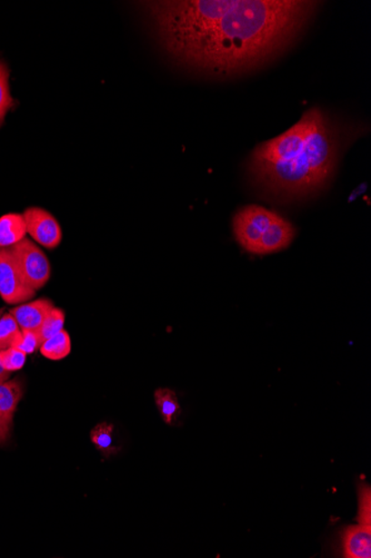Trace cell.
<instances>
[{
	"mask_svg": "<svg viewBox=\"0 0 371 558\" xmlns=\"http://www.w3.org/2000/svg\"><path fill=\"white\" fill-rule=\"evenodd\" d=\"M162 49L178 65L214 78L246 75L293 47L319 2L171 0L142 3Z\"/></svg>",
	"mask_w": 371,
	"mask_h": 558,
	"instance_id": "1",
	"label": "cell"
},
{
	"mask_svg": "<svg viewBox=\"0 0 371 558\" xmlns=\"http://www.w3.org/2000/svg\"><path fill=\"white\" fill-rule=\"evenodd\" d=\"M338 150L329 118L320 108H311L288 131L255 148L249 164L251 182L277 199H304L327 184Z\"/></svg>",
	"mask_w": 371,
	"mask_h": 558,
	"instance_id": "2",
	"label": "cell"
},
{
	"mask_svg": "<svg viewBox=\"0 0 371 558\" xmlns=\"http://www.w3.org/2000/svg\"><path fill=\"white\" fill-rule=\"evenodd\" d=\"M236 240L254 254H269L284 250L295 238L294 226L284 217L259 205H249L234 217Z\"/></svg>",
	"mask_w": 371,
	"mask_h": 558,
	"instance_id": "3",
	"label": "cell"
},
{
	"mask_svg": "<svg viewBox=\"0 0 371 558\" xmlns=\"http://www.w3.org/2000/svg\"><path fill=\"white\" fill-rule=\"evenodd\" d=\"M8 250L32 289L41 290L48 284L52 274L51 264L46 254L32 240L24 238Z\"/></svg>",
	"mask_w": 371,
	"mask_h": 558,
	"instance_id": "4",
	"label": "cell"
},
{
	"mask_svg": "<svg viewBox=\"0 0 371 558\" xmlns=\"http://www.w3.org/2000/svg\"><path fill=\"white\" fill-rule=\"evenodd\" d=\"M36 291L24 280L8 248L0 249V296L8 304L27 303Z\"/></svg>",
	"mask_w": 371,
	"mask_h": 558,
	"instance_id": "5",
	"label": "cell"
},
{
	"mask_svg": "<svg viewBox=\"0 0 371 558\" xmlns=\"http://www.w3.org/2000/svg\"><path fill=\"white\" fill-rule=\"evenodd\" d=\"M27 234L34 242L44 248L56 249L63 240V232L58 221L48 211L41 207H29L24 212Z\"/></svg>",
	"mask_w": 371,
	"mask_h": 558,
	"instance_id": "6",
	"label": "cell"
},
{
	"mask_svg": "<svg viewBox=\"0 0 371 558\" xmlns=\"http://www.w3.org/2000/svg\"><path fill=\"white\" fill-rule=\"evenodd\" d=\"M54 308H55V305L52 301L44 298L18 305V307L12 309L9 314L17 321L22 331H38L44 320Z\"/></svg>",
	"mask_w": 371,
	"mask_h": 558,
	"instance_id": "7",
	"label": "cell"
},
{
	"mask_svg": "<svg viewBox=\"0 0 371 558\" xmlns=\"http://www.w3.org/2000/svg\"><path fill=\"white\" fill-rule=\"evenodd\" d=\"M343 555L347 558L371 557V526H348L341 536Z\"/></svg>",
	"mask_w": 371,
	"mask_h": 558,
	"instance_id": "8",
	"label": "cell"
},
{
	"mask_svg": "<svg viewBox=\"0 0 371 558\" xmlns=\"http://www.w3.org/2000/svg\"><path fill=\"white\" fill-rule=\"evenodd\" d=\"M23 386L17 379L0 383V419L12 426L15 413L23 398Z\"/></svg>",
	"mask_w": 371,
	"mask_h": 558,
	"instance_id": "9",
	"label": "cell"
},
{
	"mask_svg": "<svg viewBox=\"0 0 371 558\" xmlns=\"http://www.w3.org/2000/svg\"><path fill=\"white\" fill-rule=\"evenodd\" d=\"M27 235L23 214H9L0 217V249L11 248Z\"/></svg>",
	"mask_w": 371,
	"mask_h": 558,
	"instance_id": "10",
	"label": "cell"
},
{
	"mask_svg": "<svg viewBox=\"0 0 371 558\" xmlns=\"http://www.w3.org/2000/svg\"><path fill=\"white\" fill-rule=\"evenodd\" d=\"M155 402L162 421L167 424H174L181 413L175 392L168 388L157 389Z\"/></svg>",
	"mask_w": 371,
	"mask_h": 558,
	"instance_id": "11",
	"label": "cell"
},
{
	"mask_svg": "<svg viewBox=\"0 0 371 558\" xmlns=\"http://www.w3.org/2000/svg\"><path fill=\"white\" fill-rule=\"evenodd\" d=\"M39 349H41V353L44 358L58 362V360H63L71 354V337H69L67 331L63 330L61 333L43 343Z\"/></svg>",
	"mask_w": 371,
	"mask_h": 558,
	"instance_id": "12",
	"label": "cell"
},
{
	"mask_svg": "<svg viewBox=\"0 0 371 558\" xmlns=\"http://www.w3.org/2000/svg\"><path fill=\"white\" fill-rule=\"evenodd\" d=\"M91 438L99 451L105 453L106 456H111L112 453H116L120 451V447H116L115 443H113L112 424L107 423L97 424L91 433Z\"/></svg>",
	"mask_w": 371,
	"mask_h": 558,
	"instance_id": "13",
	"label": "cell"
},
{
	"mask_svg": "<svg viewBox=\"0 0 371 558\" xmlns=\"http://www.w3.org/2000/svg\"><path fill=\"white\" fill-rule=\"evenodd\" d=\"M63 324H65V314L62 309L54 308L37 331L41 343L43 344L61 333L63 330Z\"/></svg>",
	"mask_w": 371,
	"mask_h": 558,
	"instance_id": "14",
	"label": "cell"
},
{
	"mask_svg": "<svg viewBox=\"0 0 371 558\" xmlns=\"http://www.w3.org/2000/svg\"><path fill=\"white\" fill-rule=\"evenodd\" d=\"M22 329L11 314H3L0 318V350L12 348Z\"/></svg>",
	"mask_w": 371,
	"mask_h": 558,
	"instance_id": "15",
	"label": "cell"
},
{
	"mask_svg": "<svg viewBox=\"0 0 371 558\" xmlns=\"http://www.w3.org/2000/svg\"><path fill=\"white\" fill-rule=\"evenodd\" d=\"M13 105L14 100L9 88V69L6 64L0 61V126Z\"/></svg>",
	"mask_w": 371,
	"mask_h": 558,
	"instance_id": "16",
	"label": "cell"
},
{
	"mask_svg": "<svg viewBox=\"0 0 371 558\" xmlns=\"http://www.w3.org/2000/svg\"><path fill=\"white\" fill-rule=\"evenodd\" d=\"M26 363V354L18 349L8 348L0 350V365L8 373L17 372Z\"/></svg>",
	"mask_w": 371,
	"mask_h": 558,
	"instance_id": "17",
	"label": "cell"
},
{
	"mask_svg": "<svg viewBox=\"0 0 371 558\" xmlns=\"http://www.w3.org/2000/svg\"><path fill=\"white\" fill-rule=\"evenodd\" d=\"M358 493L359 510L357 521L359 524L371 526V493L368 483H361Z\"/></svg>",
	"mask_w": 371,
	"mask_h": 558,
	"instance_id": "18",
	"label": "cell"
},
{
	"mask_svg": "<svg viewBox=\"0 0 371 558\" xmlns=\"http://www.w3.org/2000/svg\"><path fill=\"white\" fill-rule=\"evenodd\" d=\"M41 345L37 331H22L16 342L14 343L13 348L18 349L24 354H31L41 348Z\"/></svg>",
	"mask_w": 371,
	"mask_h": 558,
	"instance_id": "19",
	"label": "cell"
},
{
	"mask_svg": "<svg viewBox=\"0 0 371 558\" xmlns=\"http://www.w3.org/2000/svg\"><path fill=\"white\" fill-rule=\"evenodd\" d=\"M9 433H11V426L9 424L5 423L2 419H0V443H4L7 442L9 438Z\"/></svg>",
	"mask_w": 371,
	"mask_h": 558,
	"instance_id": "20",
	"label": "cell"
},
{
	"mask_svg": "<svg viewBox=\"0 0 371 558\" xmlns=\"http://www.w3.org/2000/svg\"><path fill=\"white\" fill-rule=\"evenodd\" d=\"M366 190H367V183H363V184H360L358 186L357 190H354L353 194H351V195L349 196V202L354 201L355 199H357V197L360 194H363L364 192H366Z\"/></svg>",
	"mask_w": 371,
	"mask_h": 558,
	"instance_id": "21",
	"label": "cell"
},
{
	"mask_svg": "<svg viewBox=\"0 0 371 558\" xmlns=\"http://www.w3.org/2000/svg\"><path fill=\"white\" fill-rule=\"evenodd\" d=\"M11 378V373L6 372V370L3 369L2 365H0V383L6 382Z\"/></svg>",
	"mask_w": 371,
	"mask_h": 558,
	"instance_id": "22",
	"label": "cell"
},
{
	"mask_svg": "<svg viewBox=\"0 0 371 558\" xmlns=\"http://www.w3.org/2000/svg\"><path fill=\"white\" fill-rule=\"evenodd\" d=\"M3 314H4V310H3V309H0V318H2V317H3Z\"/></svg>",
	"mask_w": 371,
	"mask_h": 558,
	"instance_id": "23",
	"label": "cell"
}]
</instances>
